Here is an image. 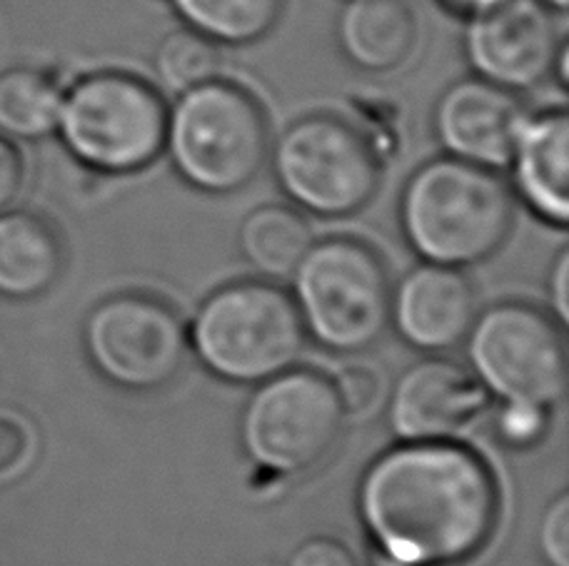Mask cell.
Masks as SVG:
<instances>
[{"label":"cell","instance_id":"1","mask_svg":"<svg viewBox=\"0 0 569 566\" xmlns=\"http://www.w3.org/2000/svg\"><path fill=\"white\" fill-rule=\"evenodd\" d=\"M358 509L385 564L457 566L490 542L500 494L472 449L405 442L365 472Z\"/></svg>","mask_w":569,"mask_h":566},{"label":"cell","instance_id":"2","mask_svg":"<svg viewBox=\"0 0 569 566\" xmlns=\"http://www.w3.org/2000/svg\"><path fill=\"white\" fill-rule=\"evenodd\" d=\"M410 247L432 265L472 267L492 257L512 228V198L495 170L435 158L410 175L400 198Z\"/></svg>","mask_w":569,"mask_h":566},{"label":"cell","instance_id":"3","mask_svg":"<svg viewBox=\"0 0 569 566\" xmlns=\"http://www.w3.org/2000/svg\"><path fill=\"white\" fill-rule=\"evenodd\" d=\"M162 150L190 188L208 195L240 192L268 163L266 110L246 88L212 78L168 105Z\"/></svg>","mask_w":569,"mask_h":566},{"label":"cell","instance_id":"4","mask_svg":"<svg viewBox=\"0 0 569 566\" xmlns=\"http://www.w3.org/2000/svg\"><path fill=\"white\" fill-rule=\"evenodd\" d=\"M168 105L156 85L123 70H96L63 90L56 135L96 173L130 175L166 145Z\"/></svg>","mask_w":569,"mask_h":566},{"label":"cell","instance_id":"5","mask_svg":"<svg viewBox=\"0 0 569 566\" xmlns=\"http://www.w3.org/2000/svg\"><path fill=\"white\" fill-rule=\"evenodd\" d=\"M188 340L216 377L260 384L295 367L308 332L288 292L270 282L246 280L202 302Z\"/></svg>","mask_w":569,"mask_h":566},{"label":"cell","instance_id":"6","mask_svg":"<svg viewBox=\"0 0 569 566\" xmlns=\"http://www.w3.org/2000/svg\"><path fill=\"white\" fill-rule=\"evenodd\" d=\"M292 292L305 332L330 352L370 350L390 325L388 272L375 250L358 240L312 242L292 270Z\"/></svg>","mask_w":569,"mask_h":566},{"label":"cell","instance_id":"7","mask_svg":"<svg viewBox=\"0 0 569 566\" xmlns=\"http://www.w3.org/2000/svg\"><path fill=\"white\" fill-rule=\"evenodd\" d=\"M268 158L292 205L320 218L355 215L380 185V163L370 140L330 113L292 120L270 145Z\"/></svg>","mask_w":569,"mask_h":566},{"label":"cell","instance_id":"8","mask_svg":"<svg viewBox=\"0 0 569 566\" xmlns=\"http://www.w3.org/2000/svg\"><path fill=\"white\" fill-rule=\"evenodd\" d=\"M345 412L335 384L312 370L260 382L240 414V444L252 464L280 477L318 469L338 447Z\"/></svg>","mask_w":569,"mask_h":566},{"label":"cell","instance_id":"9","mask_svg":"<svg viewBox=\"0 0 569 566\" xmlns=\"http://www.w3.org/2000/svg\"><path fill=\"white\" fill-rule=\"evenodd\" d=\"M472 375L505 407L550 412L567 392V345L552 317L507 302L475 317L467 332Z\"/></svg>","mask_w":569,"mask_h":566},{"label":"cell","instance_id":"10","mask_svg":"<svg viewBox=\"0 0 569 566\" xmlns=\"http://www.w3.org/2000/svg\"><path fill=\"white\" fill-rule=\"evenodd\" d=\"M90 365L128 392H156L186 367L190 340L182 320L166 302L118 295L90 312L83 327Z\"/></svg>","mask_w":569,"mask_h":566},{"label":"cell","instance_id":"11","mask_svg":"<svg viewBox=\"0 0 569 566\" xmlns=\"http://www.w3.org/2000/svg\"><path fill=\"white\" fill-rule=\"evenodd\" d=\"M560 43L552 10L540 0H502L467 18L462 40L475 75L512 93L532 90L552 78Z\"/></svg>","mask_w":569,"mask_h":566},{"label":"cell","instance_id":"12","mask_svg":"<svg viewBox=\"0 0 569 566\" xmlns=\"http://www.w3.org/2000/svg\"><path fill=\"white\" fill-rule=\"evenodd\" d=\"M490 410L472 372L450 360H425L402 372L390 397V427L402 442H447L470 432Z\"/></svg>","mask_w":569,"mask_h":566},{"label":"cell","instance_id":"13","mask_svg":"<svg viewBox=\"0 0 569 566\" xmlns=\"http://www.w3.org/2000/svg\"><path fill=\"white\" fill-rule=\"evenodd\" d=\"M525 118L517 93L475 75L457 80L437 98L432 130L445 155L497 170L510 163Z\"/></svg>","mask_w":569,"mask_h":566},{"label":"cell","instance_id":"14","mask_svg":"<svg viewBox=\"0 0 569 566\" xmlns=\"http://www.w3.org/2000/svg\"><path fill=\"white\" fill-rule=\"evenodd\" d=\"M477 317L472 282L465 272L427 262L392 292L390 320L405 342L427 352L450 350L467 337Z\"/></svg>","mask_w":569,"mask_h":566},{"label":"cell","instance_id":"15","mask_svg":"<svg viewBox=\"0 0 569 566\" xmlns=\"http://www.w3.org/2000/svg\"><path fill=\"white\" fill-rule=\"evenodd\" d=\"M517 195L555 228L569 222V115L565 108L525 118L510 163Z\"/></svg>","mask_w":569,"mask_h":566},{"label":"cell","instance_id":"16","mask_svg":"<svg viewBox=\"0 0 569 566\" xmlns=\"http://www.w3.org/2000/svg\"><path fill=\"white\" fill-rule=\"evenodd\" d=\"M335 38L350 65L388 73L412 53V8L408 0H348L338 16Z\"/></svg>","mask_w":569,"mask_h":566},{"label":"cell","instance_id":"17","mask_svg":"<svg viewBox=\"0 0 569 566\" xmlns=\"http://www.w3.org/2000/svg\"><path fill=\"white\" fill-rule=\"evenodd\" d=\"M63 272V245L50 222L28 210L0 212V297L46 295Z\"/></svg>","mask_w":569,"mask_h":566},{"label":"cell","instance_id":"18","mask_svg":"<svg viewBox=\"0 0 569 566\" xmlns=\"http://www.w3.org/2000/svg\"><path fill=\"white\" fill-rule=\"evenodd\" d=\"M63 88L43 68L16 65L0 73V135L46 140L56 135Z\"/></svg>","mask_w":569,"mask_h":566},{"label":"cell","instance_id":"19","mask_svg":"<svg viewBox=\"0 0 569 566\" xmlns=\"http://www.w3.org/2000/svg\"><path fill=\"white\" fill-rule=\"evenodd\" d=\"M240 250L262 275H292L305 252L312 245V230L298 210L284 205H262L252 210L240 225Z\"/></svg>","mask_w":569,"mask_h":566},{"label":"cell","instance_id":"20","mask_svg":"<svg viewBox=\"0 0 569 566\" xmlns=\"http://www.w3.org/2000/svg\"><path fill=\"white\" fill-rule=\"evenodd\" d=\"M186 28L218 46H252L280 23L284 0H168Z\"/></svg>","mask_w":569,"mask_h":566},{"label":"cell","instance_id":"21","mask_svg":"<svg viewBox=\"0 0 569 566\" xmlns=\"http://www.w3.org/2000/svg\"><path fill=\"white\" fill-rule=\"evenodd\" d=\"M220 65V46L190 28L172 30L152 53V70L158 80L178 95L218 78Z\"/></svg>","mask_w":569,"mask_h":566},{"label":"cell","instance_id":"22","mask_svg":"<svg viewBox=\"0 0 569 566\" xmlns=\"http://www.w3.org/2000/svg\"><path fill=\"white\" fill-rule=\"evenodd\" d=\"M540 549L550 566H569V497L560 494L545 509L540 524Z\"/></svg>","mask_w":569,"mask_h":566},{"label":"cell","instance_id":"23","mask_svg":"<svg viewBox=\"0 0 569 566\" xmlns=\"http://www.w3.org/2000/svg\"><path fill=\"white\" fill-rule=\"evenodd\" d=\"M30 454H33V439H30L28 424L13 414L0 412V477L23 469Z\"/></svg>","mask_w":569,"mask_h":566},{"label":"cell","instance_id":"24","mask_svg":"<svg viewBox=\"0 0 569 566\" xmlns=\"http://www.w3.org/2000/svg\"><path fill=\"white\" fill-rule=\"evenodd\" d=\"M332 384L335 390H338V397L348 414L368 412L380 394L378 377H375L372 370L365 367L342 370Z\"/></svg>","mask_w":569,"mask_h":566},{"label":"cell","instance_id":"25","mask_svg":"<svg viewBox=\"0 0 569 566\" xmlns=\"http://www.w3.org/2000/svg\"><path fill=\"white\" fill-rule=\"evenodd\" d=\"M288 566H358L348 547L335 539H310L300 544Z\"/></svg>","mask_w":569,"mask_h":566},{"label":"cell","instance_id":"26","mask_svg":"<svg viewBox=\"0 0 569 566\" xmlns=\"http://www.w3.org/2000/svg\"><path fill=\"white\" fill-rule=\"evenodd\" d=\"M26 168L13 140L0 135V212L10 210L20 188H23Z\"/></svg>","mask_w":569,"mask_h":566},{"label":"cell","instance_id":"27","mask_svg":"<svg viewBox=\"0 0 569 566\" xmlns=\"http://www.w3.org/2000/svg\"><path fill=\"white\" fill-rule=\"evenodd\" d=\"M545 412L522 410V407H505L500 417V432L505 442L510 444H532L545 432Z\"/></svg>","mask_w":569,"mask_h":566},{"label":"cell","instance_id":"28","mask_svg":"<svg viewBox=\"0 0 569 566\" xmlns=\"http://www.w3.org/2000/svg\"><path fill=\"white\" fill-rule=\"evenodd\" d=\"M550 300L555 305L557 317L565 325L569 320V252L562 250L555 260L552 275H550Z\"/></svg>","mask_w":569,"mask_h":566},{"label":"cell","instance_id":"29","mask_svg":"<svg viewBox=\"0 0 569 566\" xmlns=\"http://www.w3.org/2000/svg\"><path fill=\"white\" fill-rule=\"evenodd\" d=\"M440 3L452 10L457 16H465V18H472V16H480L485 10H490L495 6H500L502 0H440Z\"/></svg>","mask_w":569,"mask_h":566},{"label":"cell","instance_id":"30","mask_svg":"<svg viewBox=\"0 0 569 566\" xmlns=\"http://www.w3.org/2000/svg\"><path fill=\"white\" fill-rule=\"evenodd\" d=\"M552 75L557 80V88L567 90L569 88V43L562 38L560 48H557L555 63H552Z\"/></svg>","mask_w":569,"mask_h":566},{"label":"cell","instance_id":"31","mask_svg":"<svg viewBox=\"0 0 569 566\" xmlns=\"http://www.w3.org/2000/svg\"><path fill=\"white\" fill-rule=\"evenodd\" d=\"M540 3H545L550 10H560V13H562V10H567L569 0H540Z\"/></svg>","mask_w":569,"mask_h":566},{"label":"cell","instance_id":"32","mask_svg":"<svg viewBox=\"0 0 569 566\" xmlns=\"http://www.w3.org/2000/svg\"><path fill=\"white\" fill-rule=\"evenodd\" d=\"M156 3H168V0H156Z\"/></svg>","mask_w":569,"mask_h":566}]
</instances>
